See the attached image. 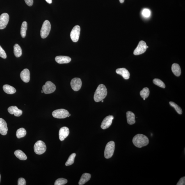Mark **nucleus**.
Instances as JSON below:
<instances>
[{
  "instance_id": "1",
  "label": "nucleus",
  "mask_w": 185,
  "mask_h": 185,
  "mask_svg": "<svg viewBox=\"0 0 185 185\" xmlns=\"http://www.w3.org/2000/svg\"><path fill=\"white\" fill-rule=\"evenodd\" d=\"M107 94V90L105 86L103 84L99 85L94 93V100L95 102H100L106 97Z\"/></svg>"
},
{
  "instance_id": "2",
  "label": "nucleus",
  "mask_w": 185,
  "mask_h": 185,
  "mask_svg": "<svg viewBox=\"0 0 185 185\" xmlns=\"http://www.w3.org/2000/svg\"><path fill=\"white\" fill-rule=\"evenodd\" d=\"M132 142L134 145L138 148L146 146L149 144V138L143 134H136L133 137Z\"/></svg>"
},
{
  "instance_id": "3",
  "label": "nucleus",
  "mask_w": 185,
  "mask_h": 185,
  "mask_svg": "<svg viewBox=\"0 0 185 185\" xmlns=\"http://www.w3.org/2000/svg\"><path fill=\"white\" fill-rule=\"evenodd\" d=\"M115 149V142L113 141L108 142L106 145L104 151V156L106 159H109L113 156Z\"/></svg>"
},
{
  "instance_id": "4",
  "label": "nucleus",
  "mask_w": 185,
  "mask_h": 185,
  "mask_svg": "<svg viewBox=\"0 0 185 185\" xmlns=\"http://www.w3.org/2000/svg\"><path fill=\"white\" fill-rule=\"evenodd\" d=\"M51 30V24L49 21H44L41 30V36L42 38H46L49 35Z\"/></svg>"
},
{
  "instance_id": "5",
  "label": "nucleus",
  "mask_w": 185,
  "mask_h": 185,
  "mask_svg": "<svg viewBox=\"0 0 185 185\" xmlns=\"http://www.w3.org/2000/svg\"><path fill=\"white\" fill-rule=\"evenodd\" d=\"M34 152L36 154L41 155L44 153L46 150L45 144L42 140H38L35 143L34 147Z\"/></svg>"
},
{
  "instance_id": "6",
  "label": "nucleus",
  "mask_w": 185,
  "mask_h": 185,
  "mask_svg": "<svg viewBox=\"0 0 185 185\" xmlns=\"http://www.w3.org/2000/svg\"><path fill=\"white\" fill-rule=\"evenodd\" d=\"M56 89V86L51 82H46L45 84L42 87V90L45 94H49L54 92Z\"/></svg>"
},
{
  "instance_id": "7",
  "label": "nucleus",
  "mask_w": 185,
  "mask_h": 185,
  "mask_svg": "<svg viewBox=\"0 0 185 185\" xmlns=\"http://www.w3.org/2000/svg\"><path fill=\"white\" fill-rule=\"evenodd\" d=\"M146 43L143 41H141L139 43L137 47L134 50L133 54L135 55H138L144 53L147 49Z\"/></svg>"
},
{
  "instance_id": "8",
  "label": "nucleus",
  "mask_w": 185,
  "mask_h": 185,
  "mask_svg": "<svg viewBox=\"0 0 185 185\" xmlns=\"http://www.w3.org/2000/svg\"><path fill=\"white\" fill-rule=\"evenodd\" d=\"M69 113L67 110L60 109L55 110L52 113L53 117L58 119H64L67 118Z\"/></svg>"
},
{
  "instance_id": "9",
  "label": "nucleus",
  "mask_w": 185,
  "mask_h": 185,
  "mask_svg": "<svg viewBox=\"0 0 185 185\" xmlns=\"http://www.w3.org/2000/svg\"><path fill=\"white\" fill-rule=\"evenodd\" d=\"M81 28L79 26L76 25L73 28L70 33V37L72 41L77 42L79 38Z\"/></svg>"
},
{
  "instance_id": "10",
  "label": "nucleus",
  "mask_w": 185,
  "mask_h": 185,
  "mask_svg": "<svg viewBox=\"0 0 185 185\" xmlns=\"http://www.w3.org/2000/svg\"><path fill=\"white\" fill-rule=\"evenodd\" d=\"M70 84L73 90L75 91H78L81 88L82 82L80 78H74L71 81Z\"/></svg>"
},
{
  "instance_id": "11",
  "label": "nucleus",
  "mask_w": 185,
  "mask_h": 185,
  "mask_svg": "<svg viewBox=\"0 0 185 185\" xmlns=\"http://www.w3.org/2000/svg\"><path fill=\"white\" fill-rule=\"evenodd\" d=\"M9 17L8 14L4 13L0 16V30L4 29L9 21Z\"/></svg>"
},
{
  "instance_id": "12",
  "label": "nucleus",
  "mask_w": 185,
  "mask_h": 185,
  "mask_svg": "<svg viewBox=\"0 0 185 185\" xmlns=\"http://www.w3.org/2000/svg\"><path fill=\"white\" fill-rule=\"evenodd\" d=\"M113 118V116L111 115H109L106 117L103 121L101 128L104 130L109 128L111 125Z\"/></svg>"
},
{
  "instance_id": "13",
  "label": "nucleus",
  "mask_w": 185,
  "mask_h": 185,
  "mask_svg": "<svg viewBox=\"0 0 185 185\" xmlns=\"http://www.w3.org/2000/svg\"><path fill=\"white\" fill-rule=\"evenodd\" d=\"M69 134V130L68 128L64 127L60 128L59 131V138L61 141H63L68 136Z\"/></svg>"
},
{
  "instance_id": "14",
  "label": "nucleus",
  "mask_w": 185,
  "mask_h": 185,
  "mask_svg": "<svg viewBox=\"0 0 185 185\" xmlns=\"http://www.w3.org/2000/svg\"><path fill=\"white\" fill-rule=\"evenodd\" d=\"M8 111L10 114L14 115L15 116L20 117L22 114V111L16 106H11L9 107Z\"/></svg>"
},
{
  "instance_id": "15",
  "label": "nucleus",
  "mask_w": 185,
  "mask_h": 185,
  "mask_svg": "<svg viewBox=\"0 0 185 185\" xmlns=\"http://www.w3.org/2000/svg\"><path fill=\"white\" fill-rule=\"evenodd\" d=\"M8 130L6 122L3 119L0 118V133L3 136H5L7 133Z\"/></svg>"
},
{
  "instance_id": "16",
  "label": "nucleus",
  "mask_w": 185,
  "mask_h": 185,
  "mask_svg": "<svg viewBox=\"0 0 185 185\" xmlns=\"http://www.w3.org/2000/svg\"><path fill=\"white\" fill-rule=\"evenodd\" d=\"M20 78L25 83L29 82L30 80V72L27 69H24L20 74Z\"/></svg>"
},
{
  "instance_id": "17",
  "label": "nucleus",
  "mask_w": 185,
  "mask_h": 185,
  "mask_svg": "<svg viewBox=\"0 0 185 185\" xmlns=\"http://www.w3.org/2000/svg\"><path fill=\"white\" fill-rule=\"evenodd\" d=\"M55 59L57 63L59 64L69 63L72 60L70 57L63 56H57Z\"/></svg>"
},
{
  "instance_id": "18",
  "label": "nucleus",
  "mask_w": 185,
  "mask_h": 185,
  "mask_svg": "<svg viewBox=\"0 0 185 185\" xmlns=\"http://www.w3.org/2000/svg\"><path fill=\"white\" fill-rule=\"evenodd\" d=\"M117 74L122 76L124 79L128 80L129 79L130 74L129 71L125 68H120L116 70Z\"/></svg>"
},
{
  "instance_id": "19",
  "label": "nucleus",
  "mask_w": 185,
  "mask_h": 185,
  "mask_svg": "<svg viewBox=\"0 0 185 185\" xmlns=\"http://www.w3.org/2000/svg\"><path fill=\"white\" fill-rule=\"evenodd\" d=\"M127 121L128 124L130 125H132L136 123L135 120V115L134 114L130 111H128L127 113Z\"/></svg>"
},
{
  "instance_id": "20",
  "label": "nucleus",
  "mask_w": 185,
  "mask_h": 185,
  "mask_svg": "<svg viewBox=\"0 0 185 185\" xmlns=\"http://www.w3.org/2000/svg\"><path fill=\"white\" fill-rule=\"evenodd\" d=\"M91 178V175L88 173H84L82 176L79 182V185L84 184L90 180Z\"/></svg>"
},
{
  "instance_id": "21",
  "label": "nucleus",
  "mask_w": 185,
  "mask_h": 185,
  "mask_svg": "<svg viewBox=\"0 0 185 185\" xmlns=\"http://www.w3.org/2000/svg\"><path fill=\"white\" fill-rule=\"evenodd\" d=\"M171 70L172 72L177 76H180L181 73V69L180 65L177 63H174L172 65Z\"/></svg>"
},
{
  "instance_id": "22",
  "label": "nucleus",
  "mask_w": 185,
  "mask_h": 185,
  "mask_svg": "<svg viewBox=\"0 0 185 185\" xmlns=\"http://www.w3.org/2000/svg\"><path fill=\"white\" fill-rule=\"evenodd\" d=\"M3 89L4 91L8 94H14L16 92V90L15 88L8 84L3 85Z\"/></svg>"
},
{
  "instance_id": "23",
  "label": "nucleus",
  "mask_w": 185,
  "mask_h": 185,
  "mask_svg": "<svg viewBox=\"0 0 185 185\" xmlns=\"http://www.w3.org/2000/svg\"><path fill=\"white\" fill-rule=\"evenodd\" d=\"M14 54L16 57H19L22 55V49L18 44H15L14 46Z\"/></svg>"
},
{
  "instance_id": "24",
  "label": "nucleus",
  "mask_w": 185,
  "mask_h": 185,
  "mask_svg": "<svg viewBox=\"0 0 185 185\" xmlns=\"http://www.w3.org/2000/svg\"><path fill=\"white\" fill-rule=\"evenodd\" d=\"M14 154L17 158L21 160H26L27 159V156L24 152L20 150H17L14 152Z\"/></svg>"
},
{
  "instance_id": "25",
  "label": "nucleus",
  "mask_w": 185,
  "mask_h": 185,
  "mask_svg": "<svg viewBox=\"0 0 185 185\" xmlns=\"http://www.w3.org/2000/svg\"><path fill=\"white\" fill-rule=\"evenodd\" d=\"M28 28V24L26 21H24L22 23L20 33L21 36L24 38L26 35V31Z\"/></svg>"
},
{
  "instance_id": "26",
  "label": "nucleus",
  "mask_w": 185,
  "mask_h": 185,
  "mask_svg": "<svg viewBox=\"0 0 185 185\" xmlns=\"http://www.w3.org/2000/svg\"><path fill=\"white\" fill-rule=\"evenodd\" d=\"M26 132L25 129L24 128H21L17 130L16 132V136L17 138H20L24 137L26 136Z\"/></svg>"
},
{
  "instance_id": "27",
  "label": "nucleus",
  "mask_w": 185,
  "mask_h": 185,
  "mask_svg": "<svg viewBox=\"0 0 185 185\" xmlns=\"http://www.w3.org/2000/svg\"><path fill=\"white\" fill-rule=\"evenodd\" d=\"M150 92L149 88H145L143 89L140 92V95L141 97L143 99H147L149 97Z\"/></svg>"
},
{
  "instance_id": "28",
  "label": "nucleus",
  "mask_w": 185,
  "mask_h": 185,
  "mask_svg": "<svg viewBox=\"0 0 185 185\" xmlns=\"http://www.w3.org/2000/svg\"><path fill=\"white\" fill-rule=\"evenodd\" d=\"M76 156V154L74 153L69 156L68 159L65 163L66 166H69L72 165L74 163V159Z\"/></svg>"
},
{
  "instance_id": "29",
  "label": "nucleus",
  "mask_w": 185,
  "mask_h": 185,
  "mask_svg": "<svg viewBox=\"0 0 185 185\" xmlns=\"http://www.w3.org/2000/svg\"><path fill=\"white\" fill-rule=\"evenodd\" d=\"M169 104L171 106L175 108L176 111L180 115L182 114V110L178 105L175 103L172 102H170Z\"/></svg>"
},
{
  "instance_id": "30",
  "label": "nucleus",
  "mask_w": 185,
  "mask_h": 185,
  "mask_svg": "<svg viewBox=\"0 0 185 185\" xmlns=\"http://www.w3.org/2000/svg\"><path fill=\"white\" fill-rule=\"evenodd\" d=\"M153 82L157 86L163 88H165V85L161 80L158 79H155L153 80Z\"/></svg>"
},
{
  "instance_id": "31",
  "label": "nucleus",
  "mask_w": 185,
  "mask_h": 185,
  "mask_svg": "<svg viewBox=\"0 0 185 185\" xmlns=\"http://www.w3.org/2000/svg\"><path fill=\"white\" fill-rule=\"evenodd\" d=\"M68 180L63 178H60L57 179L55 182V185H63L67 184Z\"/></svg>"
},
{
  "instance_id": "32",
  "label": "nucleus",
  "mask_w": 185,
  "mask_h": 185,
  "mask_svg": "<svg viewBox=\"0 0 185 185\" xmlns=\"http://www.w3.org/2000/svg\"><path fill=\"white\" fill-rule=\"evenodd\" d=\"M151 14V12L150 10L147 9H144L142 11V15L145 18H148L150 16Z\"/></svg>"
},
{
  "instance_id": "33",
  "label": "nucleus",
  "mask_w": 185,
  "mask_h": 185,
  "mask_svg": "<svg viewBox=\"0 0 185 185\" xmlns=\"http://www.w3.org/2000/svg\"><path fill=\"white\" fill-rule=\"evenodd\" d=\"M0 57L3 59H6L7 58L6 53L1 45H0Z\"/></svg>"
},
{
  "instance_id": "34",
  "label": "nucleus",
  "mask_w": 185,
  "mask_h": 185,
  "mask_svg": "<svg viewBox=\"0 0 185 185\" xmlns=\"http://www.w3.org/2000/svg\"><path fill=\"white\" fill-rule=\"evenodd\" d=\"M18 185H26V182L24 178H20L18 180Z\"/></svg>"
},
{
  "instance_id": "35",
  "label": "nucleus",
  "mask_w": 185,
  "mask_h": 185,
  "mask_svg": "<svg viewBox=\"0 0 185 185\" xmlns=\"http://www.w3.org/2000/svg\"><path fill=\"white\" fill-rule=\"evenodd\" d=\"M177 185H185V177H183L180 179L179 182H178Z\"/></svg>"
},
{
  "instance_id": "36",
  "label": "nucleus",
  "mask_w": 185,
  "mask_h": 185,
  "mask_svg": "<svg viewBox=\"0 0 185 185\" xmlns=\"http://www.w3.org/2000/svg\"><path fill=\"white\" fill-rule=\"evenodd\" d=\"M26 4L29 6H32L33 3V0H24Z\"/></svg>"
},
{
  "instance_id": "37",
  "label": "nucleus",
  "mask_w": 185,
  "mask_h": 185,
  "mask_svg": "<svg viewBox=\"0 0 185 185\" xmlns=\"http://www.w3.org/2000/svg\"><path fill=\"white\" fill-rule=\"evenodd\" d=\"M49 4H51L52 3V0H45Z\"/></svg>"
},
{
  "instance_id": "38",
  "label": "nucleus",
  "mask_w": 185,
  "mask_h": 185,
  "mask_svg": "<svg viewBox=\"0 0 185 185\" xmlns=\"http://www.w3.org/2000/svg\"><path fill=\"white\" fill-rule=\"evenodd\" d=\"M120 1L121 3H123L124 2V0H120Z\"/></svg>"
},
{
  "instance_id": "39",
  "label": "nucleus",
  "mask_w": 185,
  "mask_h": 185,
  "mask_svg": "<svg viewBox=\"0 0 185 185\" xmlns=\"http://www.w3.org/2000/svg\"><path fill=\"white\" fill-rule=\"evenodd\" d=\"M70 115H71V114H70L69 113V114H68V115L67 117H69V116H70Z\"/></svg>"
},
{
  "instance_id": "40",
  "label": "nucleus",
  "mask_w": 185,
  "mask_h": 185,
  "mask_svg": "<svg viewBox=\"0 0 185 185\" xmlns=\"http://www.w3.org/2000/svg\"><path fill=\"white\" fill-rule=\"evenodd\" d=\"M1 175L0 174V182H1Z\"/></svg>"
},
{
  "instance_id": "41",
  "label": "nucleus",
  "mask_w": 185,
  "mask_h": 185,
  "mask_svg": "<svg viewBox=\"0 0 185 185\" xmlns=\"http://www.w3.org/2000/svg\"><path fill=\"white\" fill-rule=\"evenodd\" d=\"M41 92H42V93H43V92H44L43 90H41Z\"/></svg>"
},
{
  "instance_id": "42",
  "label": "nucleus",
  "mask_w": 185,
  "mask_h": 185,
  "mask_svg": "<svg viewBox=\"0 0 185 185\" xmlns=\"http://www.w3.org/2000/svg\"><path fill=\"white\" fill-rule=\"evenodd\" d=\"M102 101V103H103V102H104V101H103V100H102V101Z\"/></svg>"
},
{
  "instance_id": "43",
  "label": "nucleus",
  "mask_w": 185,
  "mask_h": 185,
  "mask_svg": "<svg viewBox=\"0 0 185 185\" xmlns=\"http://www.w3.org/2000/svg\"><path fill=\"white\" fill-rule=\"evenodd\" d=\"M149 48V46H147V48Z\"/></svg>"
},
{
  "instance_id": "44",
  "label": "nucleus",
  "mask_w": 185,
  "mask_h": 185,
  "mask_svg": "<svg viewBox=\"0 0 185 185\" xmlns=\"http://www.w3.org/2000/svg\"><path fill=\"white\" fill-rule=\"evenodd\" d=\"M144 99V100H145V99H144H144Z\"/></svg>"
}]
</instances>
